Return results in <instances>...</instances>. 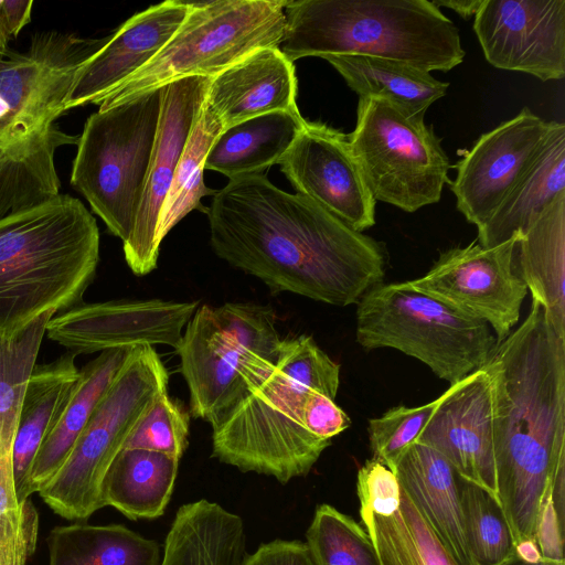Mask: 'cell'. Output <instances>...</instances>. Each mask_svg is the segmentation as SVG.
<instances>
[{
    "label": "cell",
    "mask_w": 565,
    "mask_h": 565,
    "mask_svg": "<svg viewBox=\"0 0 565 565\" xmlns=\"http://www.w3.org/2000/svg\"><path fill=\"white\" fill-rule=\"evenodd\" d=\"M75 356L68 351L53 362L35 365L30 377L11 452L14 488L20 502L29 500L35 456L76 385L79 370Z\"/></svg>",
    "instance_id": "603a6c76"
},
{
    "label": "cell",
    "mask_w": 565,
    "mask_h": 565,
    "mask_svg": "<svg viewBox=\"0 0 565 565\" xmlns=\"http://www.w3.org/2000/svg\"><path fill=\"white\" fill-rule=\"evenodd\" d=\"M276 321L267 305L198 307L177 348L194 417L214 423L270 370L281 341Z\"/></svg>",
    "instance_id": "52a82bcc"
},
{
    "label": "cell",
    "mask_w": 565,
    "mask_h": 565,
    "mask_svg": "<svg viewBox=\"0 0 565 565\" xmlns=\"http://www.w3.org/2000/svg\"><path fill=\"white\" fill-rule=\"evenodd\" d=\"M50 565H160L159 544L121 524L75 523L54 527Z\"/></svg>",
    "instance_id": "4dcf8cb0"
},
{
    "label": "cell",
    "mask_w": 565,
    "mask_h": 565,
    "mask_svg": "<svg viewBox=\"0 0 565 565\" xmlns=\"http://www.w3.org/2000/svg\"><path fill=\"white\" fill-rule=\"evenodd\" d=\"M33 4L32 0H0V61L10 51L9 42L31 21Z\"/></svg>",
    "instance_id": "7bdbcfd3"
},
{
    "label": "cell",
    "mask_w": 565,
    "mask_h": 565,
    "mask_svg": "<svg viewBox=\"0 0 565 565\" xmlns=\"http://www.w3.org/2000/svg\"><path fill=\"white\" fill-rule=\"evenodd\" d=\"M495 425V390L487 362L439 396L437 407L416 441L439 452L460 478L498 497Z\"/></svg>",
    "instance_id": "2e32d148"
},
{
    "label": "cell",
    "mask_w": 565,
    "mask_h": 565,
    "mask_svg": "<svg viewBox=\"0 0 565 565\" xmlns=\"http://www.w3.org/2000/svg\"><path fill=\"white\" fill-rule=\"evenodd\" d=\"M360 98L387 99L414 117L424 118L427 109L444 97L449 83L411 64L364 55L323 57Z\"/></svg>",
    "instance_id": "f546056e"
},
{
    "label": "cell",
    "mask_w": 565,
    "mask_h": 565,
    "mask_svg": "<svg viewBox=\"0 0 565 565\" xmlns=\"http://www.w3.org/2000/svg\"><path fill=\"white\" fill-rule=\"evenodd\" d=\"M302 424L312 435L331 440L351 425V419L334 399L312 390L306 396Z\"/></svg>",
    "instance_id": "60d3db41"
},
{
    "label": "cell",
    "mask_w": 565,
    "mask_h": 565,
    "mask_svg": "<svg viewBox=\"0 0 565 565\" xmlns=\"http://www.w3.org/2000/svg\"><path fill=\"white\" fill-rule=\"evenodd\" d=\"M340 365L313 340L281 339L276 362L212 426V457L243 472L274 477L282 484L307 476L331 440L302 424L307 394L335 399Z\"/></svg>",
    "instance_id": "277c9868"
},
{
    "label": "cell",
    "mask_w": 565,
    "mask_h": 565,
    "mask_svg": "<svg viewBox=\"0 0 565 565\" xmlns=\"http://www.w3.org/2000/svg\"><path fill=\"white\" fill-rule=\"evenodd\" d=\"M294 63L279 47H263L212 77L204 105L223 130L276 111L297 110Z\"/></svg>",
    "instance_id": "44dd1931"
},
{
    "label": "cell",
    "mask_w": 565,
    "mask_h": 565,
    "mask_svg": "<svg viewBox=\"0 0 565 565\" xmlns=\"http://www.w3.org/2000/svg\"><path fill=\"white\" fill-rule=\"evenodd\" d=\"M280 51L290 61L364 55L430 73L461 64L459 30L430 0H296L284 8Z\"/></svg>",
    "instance_id": "8992f818"
},
{
    "label": "cell",
    "mask_w": 565,
    "mask_h": 565,
    "mask_svg": "<svg viewBox=\"0 0 565 565\" xmlns=\"http://www.w3.org/2000/svg\"><path fill=\"white\" fill-rule=\"evenodd\" d=\"M105 41L41 31L0 61V218L61 194L55 154L78 136L56 120L77 68Z\"/></svg>",
    "instance_id": "3957f363"
},
{
    "label": "cell",
    "mask_w": 565,
    "mask_h": 565,
    "mask_svg": "<svg viewBox=\"0 0 565 565\" xmlns=\"http://www.w3.org/2000/svg\"><path fill=\"white\" fill-rule=\"evenodd\" d=\"M381 565H460L402 489L395 513L360 511Z\"/></svg>",
    "instance_id": "1f68e13d"
},
{
    "label": "cell",
    "mask_w": 565,
    "mask_h": 565,
    "mask_svg": "<svg viewBox=\"0 0 565 565\" xmlns=\"http://www.w3.org/2000/svg\"><path fill=\"white\" fill-rule=\"evenodd\" d=\"M246 555L242 518L201 499L178 509L160 565H242Z\"/></svg>",
    "instance_id": "484cf974"
},
{
    "label": "cell",
    "mask_w": 565,
    "mask_h": 565,
    "mask_svg": "<svg viewBox=\"0 0 565 565\" xmlns=\"http://www.w3.org/2000/svg\"><path fill=\"white\" fill-rule=\"evenodd\" d=\"M206 215L216 256L274 291L344 307L384 278L380 242L262 173L228 180Z\"/></svg>",
    "instance_id": "6da1fadb"
},
{
    "label": "cell",
    "mask_w": 565,
    "mask_h": 565,
    "mask_svg": "<svg viewBox=\"0 0 565 565\" xmlns=\"http://www.w3.org/2000/svg\"><path fill=\"white\" fill-rule=\"evenodd\" d=\"M242 565H317L309 546L298 540H275L246 555Z\"/></svg>",
    "instance_id": "b9f144b4"
},
{
    "label": "cell",
    "mask_w": 565,
    "mask_h": 565,
    "mask_svg": "<svg viewBox=\"0 0 565 565\" xmlns=\"http://www.w3.org/2000/svg\"><path fill=\"white\" fill-rule=\"evenodd\" d=\"M356 341L396 349L425 363L450 385L482 367L498 341L490 326L412 288L380 282L359 300Z\"/></svg>",
    "instance_id": "ba28073f"
},
{
    "label": "cell",
    "mask_w": 565,
    "mask_h": 565,
    "mask_svg": "<svg viewBox=\"0 0 565 565\" xmlns=\"http://www.w3.org/2000/svg\"><path fill=\"white\" fill-rule=\"evenodd\" d=\"M38 525L31 501L17 497L11 456H0V565H26L35 551Z\"/></svg>",
    "instance_id": "8d00e7d4"
},
{
    "label": "cell",
    "mask_w": 565,
    "mask_h": 565,
    "mask_svg": "<svg viewBox=\"0 0 565 565\" xmlns=\"http://www.w3.org/2000/svg\"><path fill=\"white\" fill-rule=\"evenodd\" d=\"M519 235L493 247H483L476 241L465 247L449 248L424 276L408 280V284L415 290L488 323L500 343L519 321L527 292L514 258Z\"/></svg>",
    "instance_id": "4fadbf2b"
},
{
    "label": "cell",
    "mask_w": 565,
    "mask_h": 565,
    "mask_svg": "<svg viewBox=\"0 0 565 565\" xmlns=\"http://www.w3.org/2000/svg\"><path fill=\"white\" fill-rule=\"evenodd\" d=\"M222 131V125L203 103L160 212L156 235L159 245L173 226L191 211L199 210L207 213L209 207L201 203V199L206 195L214 196L217 190L204 184V161L214 140Z\"/></svg>",
    "instance_id": "d6a6232c"
},
{
    "label": "cell",
    "mask_w": 565,
    "mask_h": 565,
    "mask_svg": "<svg viewBox=\"0 0 565 565\" xmlns=\"http://www.w3.org/2000/svg\"><path fill=\"white\" fill-rule=\"evenodd\" d=\"M356 115L349 142L375 201L409 213L437 203L450 162L433 127L375 97L360 98Z\"/></svg>",
    "instance_id": "7c38bea8"
},
{
    "label": "cell",
    "mask_w": 565,
    "mask_h": 565,
    "mask_svg": "<svg viewBox=\"0 0 565 565\" xmlns=\"http://www.w3.org/2000/svg\"><path fill=\"white\" fill-rule=\"evenodd\" d=\"M514 258L532 299L565 339V192L519 235Z\"/></svg>",
    "instance_id": "d4e9b609"
},
{
    "label": "cell",
    "mask_w": 565,
    "mask_h": 565,
    "mask_svg": "<svg viewBox=\"0 0 565 565\" xmlns=\"http://www.w3.org/2000/svg\"><path fill=\"white\" fill-rule=\"evenodd\" d=\"M160 110L161 87L98 109L76 143L70 183L122 243L135 226Z\"/></svg>",
    "instance_id": "30bf717a"
},
{
    "label": "cell",
    "mask_w": 565,
    "mask_h": 565,
    "mask_svg": "<svg viewBox=\"0 0 565 565\" xmlns=\"http://www.w3.org/2000/svg\"><path fill=\"white\" fill-rule=\"evenodd\" d=\"M278 164L298 194L313 200L355 231L363 232L375 224L376 201L348 135L306 120Z\"/></svg>",
    "instance_id": "ac0fdd59"
},
{
    "label": "cell",
    "mask_w": 565,
    "mask_h": 565,
    "mask_svg": "<svg viewBox=\"0 0 565 565\" xmlns=\"http://www.w3.org/2000/svg\"><path fill=\"white\" fill-rule=\"evenodd\" d=\"M54 315L47 311L13 333L0 335V456H11L25 391Z\"/></svg>",
    "instance_id": "836d02e7"
},
{
    "label": "cell",
    "mask_w": 565,
    "mask_h": 565,
    "mask_svg": "<svg viewBox=\"0 0 565 565\" xmlns=\"http://www.w3.org/2000/svg\"><path fill=\"white\" fill-rule=\"evenodd\" d=\"M437 8L446 7L451 9L462 19L475 17L483 0H430Z\"/></svg>",
    "instance_id": "ee69618b"
},
{
    "label": "cell",
    "mask_w": 565,
    "mask_h": 565,
    "mask_svg": "<svg viewBox=\"0 0 565 565\" xmlns=\"http://www.w3.org/2000/svg\"><path fill=\"white\" fill-rule=\"evenodd\" d=\"M131 348L113 349L85 364L60 419L42 443L30 473V491L39 492L58 471L88 423Z\"/></svg>",
    "instance_id": "4316f807"
},
{
    "label": "cell",
    "mask_w": 565,
    "mask_h": 565,
    "mask_svg": "<svg viewBox=\"0 0 565 565\" xmlns=\"http://www.w3.org/2000/svg\"><path fill=\"white\" fill-rule=\"evenodd\" d=\"M463 533L475 565H495L514 553V537L498 497L459 477Z\"/></svg>",
    "instance_id": "e575fe53"
},
{
    "label": "cell",
    "mask_w": 565,
    "mask_h": 565,
    "mask_svg": "<svg viewBox=\"0 0 565 565\" xmlns=\"http://www.w3.org/2000/svg\"><path fill=\"white\" fill-rule=\"evenodd\" d=\"M198 307V301L162 299L82 302L55 313L46 334L76 355L140 344L177 349Z\"/></svg>",
    "instance_id": "9a60e30c"
},
{
    "label": "cell",
    "mask_w": 565,
    "mask_h": 565,
    "mask_svg": "<svg viewBox=\"0 0 565 565\" xmlns=\"http://www.w3.org/2000/svg\"><path fill=\"white\" fill-rule=\"evenodd\" d=\"M473 31L497 68L542 82L565 76V0H483Z\"/></svg>",
    "instance_id": "5bb4252c"
},
{
    "label": "cell",
    "mask_w": 565,
    "mask_h": 565,
    "mask_svg": "<svg viewBox=\"0 0 565 565\" xmlns=\"http://www.w3.org/2000/svg\"><path fill=\"white\" fill-rule=\"evenodd\" d=\"M211 79L190 76L161 87V110L145 188L134 230L122 243L126 263L137 276L157 268L160 212Z\"/></svg>",
    "instance_id": "d6986e66"
},
{
    "label": "cell",
    "mask_w": 565,
    "mask_h": 565,
    "mask_svg": "<svg viewBox=\"0 0 565 565\" xmlns=\"http://www.w3.org/2000/svg\"><path fill=\"white\" fill-rule=\"evenodd\" d=\"M356 490L360 511L388 516L399 508L402 488L397 477L377 460L371 458L359 469Z\"/></svg>",
    "instance_id": "ab89813d"
},
{
    "label": "cell",
    "mask_w": 565,
    "mask_h": 565,
    "mask_svg": "<svg viewBox=\"0 0 565 565\" xmlns=\"http://www.w3.org/2000/svg\"><path fill=\"white\" fill-rule=\"evenodd\" d=\"M495 565H564V561H555L544 557L537 561H526L514 552L508 558L503 559L502 562Z\"/></svg>",
    "instance_id": "f6af8a7d"
},
{
    "label": "cell",
    "mask_w": 565,
    "mask_h": 565,
    "mask_svg": "<svg viewBox=\"0 0 565 565\" xmlns=\"http://www.w3.org/2000/svg\"><path fill=\"white\" fill-rule=\"evenodd\" d=\"M189 428L188 411L166 391L140 416L122 449H146L181 459L189 445Z\"/></svg>",
    "instance_id": "74e56055"
},
{
    "label": "cell",
    "mask_w": 565,
    "mask_h": 565,
    "mask_svg": "<svg viewBox=\"0 0 565 565\" xmlns=\"http://www.w3.org/2000/svg\"><path fill=\"white\" fill-rule=\"evenodd\" d=\"M564 192L565 125L553 121L536 158L490 218L478 227L477 242L483 247H493L522 234Z\"/></svg>",
    "instance_id": "cb8c5ba5"
},
{
    "label": "cell",
    "mask_w": 565,
    "mask_h": 565,
    "mask_svg": "<svg viewBox=\"0 0 565 565\" xmlns=\"http://www.w3.org/2000/svg\"><path fill=\"white\" fill-rule=\"evenodd\" d=\"M306 119L299 110L267 113L224 129L214 140L204 170L228 180L262 173L286 154Z\"/></svg>",
    "instance_id": "83f0119b"
},
{
    "label": "cell",
    "mask_w": 565,
    "mask_h": 565,
    "mask_svg": "<svg viewBox=\"0 0 565 565\" xmlns=\"http://www.w3.org/2000/svg\"><path fill=\"white\" fill-rule=\"evenodd\" d=\"M99 262L93 214L68 194L0 218V335L83 302Z\"/></svg>",
    "instance_id": "5b68a950"
},
{
    "label": "cell",
    "mask_w": 565,
    "mask_h": 565,
    "mask_svg": "<svg viewBox=\"0 0 565 565\" xmlns=\"http://www.w3.org/2000/svg\"><path fill=\"white\" fill-rule=\"evenodd\" d=\"M394 473L435 534L460 565H475L463 533L459 476L435 449L415 441Z\"/></svg>",
    "instance_id": "7402d4cb"
},
{
    "label": "cell",
    "mask_w": 565,
    "mask_h": 565,
    "mask_svg": "<svg viewBox=\"0 0 565 565\" xmlns=\"http://www.w3.org/2000/svg\"><path fill=\"white\" fill-rule=\"evenodd\" d=\"M439 403V397L417 407L398 405L369 420L372 459L393 472L402 455L414 444Z\"/></svg>",
    "instance_id": "f35d334b"
},
{
    "label": "cell",
    "mask_w": 565,
    "mask_h": 565,
    "mask_svg": "<svg viewBox=\"0 0 565 565\" xmlns=\"http://www.w3.org/2000/svg\"><path fill=\"white\" fill-rule=\"evenodd\" d=\"M497 398V494L515 545L535 542L546 500L565 477V339L532 299L488 361Z\"/></svg>",
    "instance_id": "7a4b0ae2"
},
{
    "label": "cell",
    "mask_w": 565,
    "mask_h": 565,
    "mask_svg": "<svg viewBox=\"0 0 565 565\" xmlns=\"http://www.w3.org/2000/svg\"><path fill=\"white\" fill-rule=\"evenodd\" d=\"M287 1L214 0L190 2L184 21L143 67L105 95L98 109L190 76L214 77L263 47H279Z\"/></svg>",
    "instance_id": "9c48e42d"
},
{
    "label": "cell",
    "mask_w": 565,
    "mask_h": 565,
    "mask_svg": "<svg viewBox=\"0 0 565 565\" xmlns=\"http://www.w3.org/2000/svg\"><path fill=\"white\" fill-rule=\"evenodd\" d=\"M553 121L523 108L481 135L456 164L450 181L456 205L466 220L483 225L536 158Z\"/></svg>",
    "instance_id": "e0dca14e"
},
{
    "label": "cell",
    "mask_w": 565,
    "mask_h": 565,
    "mask_svg": "<svg viewBox=\"0 0 565 565\" xmlns=\"http://www.w3.org/2000/svg\"><path fill=\"white\" fill-rule=\"evenodd\" d=\"M169 374L152 345H135L111 386L77 437L66 460L39 491L67 520L102 509L104 477L150 404L168 391Z\"/></svg>",
    "instance_id": "8fae6325"
},
{
    "label": "cell",
    "mask_w": 565,
    "mask_h": 565,
    "mask_svg": "<svg viewBox=\"0 0 565 565\" xmlns=\"http://www.w3.org/2000/svg\"><path fill=\"white\" fill-rule=\"evenodd\" d=\"M178 458L146 449H121L103 483V505H110L131 520L162 515L171 499Z\"/></svg>",
    "instance_id": "f1b7e54d"
},
{
    "label": "cell",
    "mask_w": 565,
    "mask_h": 565,
    "mask_svg": "<svg viewBox=\"0 0 565 565\" xmlns=\"http://www.w3.org/2000/svg\"><path fill=\"white\" fill-rule=\"evenodd\" d=\"M190 11L189 1L168 0L134 14L76 71L65 111L100 99L148 64Z\"/></svg>",
    "instance_id": "ffe728a7"
},
{
    "label": "cell",
    "mask_w": 565,
    "mask_h": 565,
    "mask_svg": "<svg viewBox=\"0 0 565 565\" xmlns=\"http://www.w3.org/2000/svg\"><path fill=\"white\" fill-rule=\"evenodd\" d=\"M306 539L317 565H381L367 531L330 504L317 507Z\"/></svg>",
    "instance_id": "d590c367"
}]
</instances>
